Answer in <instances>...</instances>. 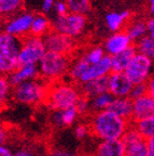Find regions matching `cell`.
I'll return each mask as SVG.
<instances>
[{"label": "cell", "mask_w": 154, "mask_h": 156, "mask_svg": "<svg viewBox=\"0 0 154 156\" xmlns=\"http://www.w3.org/2000/svg\"><path fill=\"white\" fill-rule=\"evenodd\" d=\"M51 24L50 20L44 14H36L32 21V27H30V33L29 35L39 38H43L46 34L51 30Z\"/></svg>", "instance_id": "44dd1931"}, {"label": "cell", "mask_w": 154, "mask_h": 156, "mask_svg": "<svg viewBox=\"0 0 154 156\" xmlns=\"http://www.w3.org/2000/svg\"><path fill=\"white\" fill-rule=\"evenodd\" d=\"M12 90L13 87L7 76L0 75V108L7 104L10 98H12Z\"/></svg>", "instance_id": "f1b7e54d"}, {"label": "cell", "mask_w": 154, "mask_h": 156, "mask_svg": "<svg viewBox=\"0 0 154 156\" xmlns=\"http://www.w3.org/2000/svg\"><path fill=\"white\" fill-rule=\"evenodd\" d=\"M132 83L125 73H112L109 75V92L113 98H129Z\"/></svg>", "instance_id": "8fae6325"}, {"label": "cell", "mask_w": 154, "mask_h": 156, "mask_svg": "<svg viewBox=\"0 0 154 156\" xmlns=\"http://www.w3.org/2000/svg\"><path fill=\"white\" fill-rule=\"evenodd\" d=\"M42 39H43L46 51L65 54V55L71 53L75 46V39L60 34L54 29H51Z\"/></svg>", "instance_id": "30bf717a"}, {"label": "cell", "mask_w": 154, "mask_h": 156, "mask_svg": "<svg viewBox=\"0 0 154 156\" xmlns=\"http://www.w3.org/2000/svg\"><path fill=\"white\" fill-rule=\"evenodd\" d=\"M91 66V64L86 61V58H84V55L82 54L81 56L75 60V61L71 63L69 68V72H68V77L71 81L73 83H79L80 79L82 78V76L84 75L85 72L87 71V68Z\"/></svg>", "instance_id": "7402d4cb"}, {"label": "cell", "mask_w": 154, "mask_h": 156, "mask_svg": "<svg viewBox=\"0 0 154 156\" xmlns=\"http://www.w3.org/2000/svg\"><path fill=\"white\" fill-rule=\"evenodd\" d=\"M81 95L80 88L75 87L73 83L58 80L49 83L44 103L52 112L63 111L75 106Z\"/></svg>", "instance_id": "7a4b0ae2"}, {"label": "cell", "mask_w": 154, "mask_h": 156, "mask_svg": "<svg viewBox=\"0 0 154 156\" xmlns=\"http://www.w3.org/2000/svg\"><path fill=\"white\" fill-rule=\"evenodd\" d=\"M22 46V39L0 33V75L9 76L19 66L18 54Z\"/></svg>", "instance_id": "5b68a950"}, {"label": "cell", "mask_w": 154, "mask_h": 156, "mask_svg": "<svg viewBox=\"0 0 154 156\" xmlns=\"http://www.w3.org/2000/svg\"><path fill=\"white\" fill-rule=\"evenodd\" d=\"M81 94L89 98V100L102 93L109 92V76L97 78L89 83H85L80 87Z\"/></svg>", "instance_id": "ac0fdd59"}, {"label": "cell", "mask_w": 154, "mask_h": 156, "mask_svg": "<svg viewBox=\"0 0 154 156\" xmlns=\"http://www.w3.org/2000/svg\"><path fill=\"white\" fill-rule=\"evenodd\" d=\"M111 73H112L111 56L106 54L101 61H99L96 64H93V65H91L87 68V71L85 72V74L80 79L79 85H83V83L94 80V79H97V78L106 77V76L110 75Z\"/></svg>", "instance_id": "7c38bea8"}, {"label": "cell", "mask_w": 154, "mask_h": 156, "mask_svg": "<svg viewBox=\"0 0 154 156\" xmlns=\"http://www.w3.org/2000/svg\"><path fill=\"white\" fill-rule=\"evenodd\" d=\"M124 73L132 85L147 83L154 74V63L151 58L137 52Z\"/></svg>", "instance_id": "8992f818"}, {"label": "cell", "mask_w": 154, "mask_h": 156, "mask_svg": "<svg viewBox=\"0 0 154 156\" xmlns=\"http://www.w3.org/2000/svg\"><path fill=\"white\" fill-rule=\"evenodd\" d=\"M132 40L124 30H120L118 33H114L111 36L108 37L104 44V49L106 54L110 56H113L116 54L121 53L122 51L126 50L132 46Z\"/></svg>", "instance_id": "4fadbf2b"}, {"label": "cell", "mask_w": 154, "mask_h": 156, "mask_svg": "<svg viewBox=\"0 0 154 156\" xmlns=\"http://www.w3.org/2000/svg\"><path fill=\"white\" fill-rule=\"evenodd\" d=\"M13 156H34V149L30 147H21L13 152Z\"/></svg>", "instance_id": "f35d334b"}, {"label": "cell", "mask_w": 154, "mask_h": 156, "mask_svg": "<svg viewBox=\"0 0 154 156\" xmlns=\"http://www.w3.org/2000/svg\"><path fill=\"white\" fill-rule=\"evenodd\" d=\"M147 26H148V33H149V36L154 40V17H152V19H150L149 21H148Z\"/></svg>", "instance_id": "7bdbcfd3"}, {"label": "cell", "mask_w": 154, "mask_h": 156, "mask_svg": "<svg viewBox=\"0 0 154 156\" xmlns=\"http://www.w3.org/2000/svg\"><path fill=\"white\" fill-rule=\"evenodd\" d=\"M125 32L132 41L138 42L141 38L147 36V33H148L147 22L142 21V20H135L134 22L129 23V25L127 26Z\"/></svg>", "instance_id": "cb8c5ba5"}, {"label": "cell", "mask_w": 154, "mask_h": 156, "mask_svg": "<svg viewBox=\"0 0 154 156\" xmlns=\"http://www.w3.org/2000/svg\"><path fill=\"white\" fill-rule=\"evenodd\" d=\"M148 147H149V156H154V136L148 140Z\"/></svg>", "instance_id": "f6af8a7d"}, {"label": "cell", "mask_w": 154, "mask_h": 156, "mask_svg": "<svg viewBox=\"0 0 154 156\" xmlns=\"http://www.w3.org/2000/svg\"><path fill=\"white\" fill-rule=\"evenodd\" d=\"M49 156H80L78 153L63 147H51L48 150Z\"/></svg>", "instance_id": "8d00e7d4"}, {"label": "cell", "mask_w": 154, "mask_h": 156, "mask_svg": "<svg viewBox=\"0 0 154 156\" xmlns=\"http://www.w3.org/2000/svg\"><path fill=\"white\" fill-rule=\"evenodd\" d=\"M39 76L38 65H19L13 73L8 76V79L14 88L23 83L36 79Z\"/></svg>", "instance_id": "2e32d148"}, {"label": "cell", "mask_w": 154, "mask_h": 156, "mask_svg": "<svg viewBox=\"0 0 154 156\" xmlns=\"http://www.w3.org/2000/svg\"><path fill=\"white\" fill-rule=\"evenodd\" d=\"M56 0H42V11L43 12H50L54 8Z\"/></svg>", "instance_id": "60d3db41"}, {"label": "cell", "mask_w": 154, "mask_h": 156, "mask_svg": "<svg viewBox=\"0 0 154 156\" xmlns=\"http://www.w3.org/2000/svg\"><path fill=\"white\" fill-rule=\"evenodd\" d=\"M137 53L136 46L132 44L129 48L122 51L121 53L111 56V64H112V72L114 73H124L127 66L129 65L132 58Z\"/></svg>", "instance_id": "ffe728a7"}, {"label": "cell", "mask_w": 154, "mask_h": 156, "mask_svg": "<svg viewBox=\"0 0 154 156\" xmlns=\"http://www.w3.org/2000/svg\"><path fill=\"white\" fill-rule=\"evenodd\" d=\"M114 100L113 95L110 92L102 93L97 97L91 99V107H92V113L101 112V111L109 110L111 103Z\"/></svg>", "instance_id": "484cf974"}, {"label": "cell", "mask_w": 154, "mask_h": 156, "mask_svg": "<svg viewBox=\"0 0 154 156\" xmlns=\"http://www.w3.org/2000/svg\"><path fill=\"white\" fill-rule=\"evenodd\" d=\"M154 116V98L150 94L134 100L132 122H137Z\"/></svg>", "instance_id": "5bb4252c"}, {"label": "cell", "mask_w": 154, "mask_h": 156, "mask_svg": "<svg viewBox=\"0 0 154 156\" xmlns=\"http://www.w3.org/2000/svg\"><path fill=\"white\" fill-rule=\"evenodd\" d=\"M9 139V133H8V130L3 124L0 122V145H3L5 144V142Z\"/></svg>", "instance_id": "ab89813d"}, {"label": "cell", "mask_w": 154, "mask_h": 156, "mask_svg": "<svg viewBox=\"0 0 154 156\" xmlns=\"http://www.w3.org/2000/svg\"><path fill=\"white\" fill-rule=\"evenodd\" d=\"M92 156H126V147L122 140L98 141Z\"/></svg>", "instance_id": "9a60e30c"}, {"label": "cell", "mask_w": 154, "mask_h": 156, "mask_svg": "<svg viewBox=\"0 0 154 156\" xmlns=\"http://www.w3.org/2000/svg\"><path fill=\"white\" fill-rule=\"evenodd\" d=\"M34 13L32 12H19L14 16L10 17L3 26V32L15 36L19 39L25 38L30 33L32 21L35 17Z\"/></svg>", "instance_id": "9c48e42d"}, {"label": "cell", "mask_w": 154, "mask_h": 156, "mask_svg": "<svg viewBox=\"0 0 154 156\" xmlns=\"http://www.w3.org/2000/svg\"><path fill=\"white\" fill-rule=\"evenodd\" d=\"M0 156H13V152L9 146L3 144V145H0Z\"/></svg>", "instance_id": "b9f144b4"}, {"label": "cell", "mask_w": 154, "mask_h": 156, "mask_svg": "<svg viewBox=\"0 0 154 156\" xmlns=\"http://www.w3.org/2000/svg\"><path fill=\"white\" fill-rule=\"evenodd\" d=\"M53 9L55 10V12H56V14H57V16L65 15V14H67V13H69L66 0H57V1L55 2V5H54Z\"/></svg>", "instance_id": "74e56055"}, {"label": "cell", "mask_w": 154, "mask_h": 156, "mask_svg": "<svg viewBox=\"0 0 154 156\" xmlns=\"http://www.w3.org/2000/svg\"><path fill=\"white\" fill-rule=\"evenodd\" d=\"M49 83L38 77L13 88L12 99L18 104L38 105L44 103L48 92Z\"/></svg>", "instance_id": "277c9868"}, {"label": "cell", "mask_w": 154, "mask_h": 156, "mask_svg": "<svg viewBox=\"0 0 154 156\" xmlns=\"http://www.w3.org/2000/svg\"><path fill=\"white\" fill-rule=\"evenodd\" d=\"M132 124L135 125L137 130L146 140H149L154 136V116Z\"/></svg>", "instance_id": "4316f807"}, {"label": "cell", "mask_w": 154, "mask_h": 156, "mask_svg": "<svg viewBox=\"0 0 154 156\" xmlns=\"http://www.w3.org/2000/svg\"><path fill=\"white\" fill-rule=\"evenodd\" d=\"M126 156H149L148 140L142 139L139 142L132 145L125 146Z\"/></svg>", "instance_id": "f546056e"}, {"label": "cell", "mask_w": 154, "mask_h": 156, "mask_svg": "<svg viewBox=\"0 0 154 156\" xmlns=\"http://www.w3.org/2000/svg\"><path fill=\"white\" fill-rule=\"evenodd\" d=\"M82 156H92V155H82Z\"/></svg>", "instance_id": "681fc988"}, {"label": "cell", "mask_w": 154, "mask_h": 156, "mask_svg": "<svg viewBox=\"0 0 154 156\" xmlns=\"http://www.w3.org/2000/svg\"><path fill=\"white\" fill-rule=\"evenodd\" d=\"M150 58H151V60L153 61V63H154V49H153V51H152L151 55H150Z\"/></svg>", "instance_id": "7dc6e473"}, {"label": "cell", "mask_w": 154, "mask_h": 156, "mask_svg": "<svg viewBox=\"0 0 154 156\" xmlns=\"http://www.w3.org/2000/svg\"><path fill=\"white\" fill-rule=\"evenodd\" d=\"M73 133H75V138L79 140H83L85 139L87 136L91 134L89 131V127L87 125V122H80L77 126H75V129H73Z\"/></svg>", "instance_id": "d590c367"}, {"label": "cell", "mask_w": 154, "mask_h": 156, "mask_svg": "<svg viewBox=\"0 0 154 156\" xmlns=\"http://www.w3.org/2000/svg\"><path fill=\"white\" fill-rule=\"evenodd\" d=\"M86 23L87 20L85 15L75 14V13L69 12L65 15L56 16L52 24V27L54 30L60 33V34L66 35L71 38H75L84 32Z\"/></svg>", "instance_id": "ba28073f"}, {"label": "cell", "mask_w": 154, "mask_h": 156, "mask_svg": "<svg viewBox=\"0 0 154 156\" xmlns=\"http://www.w3.org/2000/svg\"><path fill=\"white\" fill-rule=\"evenodd\" d=\"M142 139H145V138L140 134V132L137 130L135 125L132 122L121 140L123 141V143L125 144V146H128V145H132V144L137 143V142H139L140 140H142Z\"/></svg>", "instance_id": "4dcf8cb0"}, {"label": "cell", "mask_w": 154, "mask_h": 156, "mask_svg": "<svg viewBox=\"0 0 154 156\" xmlns=\"http://www.w3.org/2000/svg\"><path fill=\"white\" fill-rule=\"evenodd\" d=\"M130 124L110 110L92 113L87 122L91 136L98 141L121 140Z\"/></svg>", "instance_id": "6da1fadb"}, {"label": "cell", "mask_w": 154, "mask_h": 156, "mask_svg": "<svg viewBox=\"0 0 154 156\" xmlns=\"http://www.w3.org/2000/svg\"><path fill=\"white\" fill-rule=\"evenodd\" d=\"M109 110L113 112L123 119L132 122V110H134V101L130 98H114L111 103Z\"/></svg>", "instance_id": "d6986e66"}, {"label": "cell", "mask_w": 154, "mask_h": 156, "mask_svg": "<svg viewBox=\"0 0 154 156\" xmlns=\"http://www.w3.org/2000/svg\"><path fill=\"white\" fill-rule=\"evenodd\" d=\"M24 0H0V16L12 17L21 12Z\"/></svg>", "instance_id": "d4e9b609"}, {"label": "cell", "mask_w": 154, "mask_h": 156, "mask_svg": "<svg viewBox=\"0 0 154 156\" xmlns=\"http://www.w3.org/2000/svg\"><path fill=\"white\" fill-rule=\"evenodd\" d=\"M150 5H154V0H150Z\"/></svg>", "instance_id": "c3c4849f"}, {"label": "cell", "mask_w": 154, "mask_h": 156, "mask_svg": "<svg viewBox=\"0 0 154 156\" xmlns=\"http://www.w3.org/2000/svg\"><path fill=\"white\" fill-rule=\"evenodd\" d=\"M148 85V94H150L152 98H154V74L150 78V80L147 83Z\"/></svg>", "instance_id": "ee69618b"}, {"label": "cell", "mask_w": 154, "mask_h": 156, "mask_svg": "<svg viewBox=\"0 0 154 156\" xmlns=\"http://www.w3.org/2000/svg\"><path fill=\"white\" fill-rule=\"evenodd\" d=\"M136 49H137L138 53L145 54V55H148L150 58L154 49V40L149 35H147L136 44Z\"/></svg>", "instance_id": "1f68e13d"}, {"label": "cell", "mask_w": 154, "mask_h": 156, "mask_svg": "<svg viewBox=\"0 0 154 156\" xmlns=\"http://www.w3.org/2000/svg\"><path fill=\"white\" fill-rule=\"evenodd\" d=\"M148 94V85L147 83H138V85L132 86V89L130 91L129 98L132 101L136 99L143 97V95Z\"/></svg>", "instance_id": "e575fe53"}, {"label": "cell", "mask_w": 154, "mask_h": 156, "mask_svg": "<svg viewBox=\"0 0 154 156\" xmlns=\"http://www.w3.org/2000/svg\"><path fill=\"white\" fill-rule=\"evenodd\" d=\"M68 5V11L75 14L85 15L91 10L89 0H66Z\"/></svg>", "instance_id": "83f0119b"}, {"label": "cell", "mask_w": 154, "mask_h": 156, "mask_svg": "<svg viewBox=\"0 0 154 156\" xmlns=\"http://www.w3.org/2000/svg\"><path fill=\"white\" fill-rule=\"evenodd\" d=\"M46 53L43 39L28 35L22 39V46L18 54L19 65H38Z\"/></svg>", "instance_id": "52a82bcc"}, {"label": "cell", "mask_w": 154, "mask_h": 156, "mask_svg": "<svg viewBox=\"0 0 154 156\" xmlns=\"http://www.w3.org/2000/svg\"><path fill=\"white\" fill-rule=\"evenodd\" d=\"M130 13L128 11L123 12H110L106 15V25L109 30L113 33H118L121 30L123 25L129 19Z\"/></svg>", "instance_id": "603a6c76"}, {"label": "cell", "mask_w": 154, "mask_h": 156, "mask_svg": "<svg viewBox=\"0 0 154 156\" xmlns=\"http://www.w3.org/2000/svg\"><path fill=\"white\" fill-rule=\"evenodd\" d=\"M34 156H49V155H48V151L41 149V147H38V149L34 150Z\"/></svg>", "instance_id": "bcb514c9"}, {"label": "cell", "mask_w": 154, "mask_h": 156, "mask_svg": "<svg viewBox=\"0 0 154 156\" xmlns=\"http://www.w3.org/2000/svg\"><path fill=\"white\" fill-rule=\"evenodd\" d=\"M83 55L86 58V61L91 65H93V64H96L99 61H101L104 56L106 55V52H105V49L102 47H93L89 51L85 52Z\"/></svg>", "instance_id": "d6a6232c"}, {"label": "cell", "mask_w": 154, "mask_h": 156, "mask_svg": "<svg viewBox=\"0 0 154 156\" xmlns=\"http://www.w3.org/2000/svg\"><path fill=\"white\" fill-rule=\"evenodd\" d=\"M78 112H79L80 116H84V115H91L92 114V107H91V100L89 98L81 95L79 101L75 104Z\"/></svg>", "instance_id": "836d02e7"}, {"label": "cell", "mask_w": 154, "mask_h": 156, "mask_svg": "<svg viewBox=\"0 0 154 156\" xmlns=\"http://www.w3.org/2000/svg\"><path fill=\"white\" fill-rule=\"evenodd\" d=\"M80 114L77 107H69L63 111H53L51 114V122L57 128L72 126L79 119Z\"/></svg>", "instance_id": "e0dca14e"}, {"label": "cell", "mask_w": 154, "mask_h": 156, "mask_svg": "<svg viewBox=\"0 0 154 156\" xmlns=\"http://www.w3.org/2000/svg\"><path fill=\"white\" fill-rule=\"evenodd\" d=\"M70 65V58L65 54L46 51V53L39 62V75L46 83L58 81L68 75Z\"/></svg>", "instance_id": "3957f363"}]
</instances>
